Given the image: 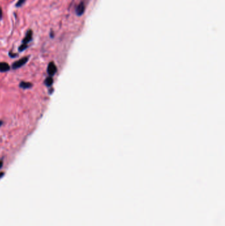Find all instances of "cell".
<instances>
[{"instance_id":"8fae6325","label":"cell","mask_w":225,"mask_h":226,"mask_svg":"<svg viewBox=\"0 0 225 226\" xmlns=\"http://www.w3.org/2000/svg\"><path fill=\"white\" fill-rule=\"evenodd\" d=\"M3 19V11L1 7H0V21H2Z\"/></svg>"},{"instance_id":"277c9868","label":"cell","mask_w":225,"mask_h":226,"mask_svg":"<svg viewBox=\"0 0 225 226\" xmlns=\"http://www.w3.org/2000/svg\"><path fill=\"white\" fill-rule=\"evenodd\" d=\"M85 11V5L83 2L79 3L76 9V13L77 16L83 15Z\"/></svg>"},{"instance_id":"ba28073f","label":"cell","mask_w":225,"mask_h":226,"mask_svg":"<svg viewBox=\"0 0 225 226\" xmlns=\"http://www.w3.org/2000/svg\"><path fill=\"white\" fill-rule=\"evenodd\" d=\"M28 47V44H21L19 47V48H18V50L19 52H23L24 50H25Z\"/></svg>"},{"instance_id":"6da1fadb","label":"cell","mask_w":225,"mask_h":226,"mask_svg":"<svg viewBox=\"0 0 225 226\" xmlns=\"http://www.w3.org/2000/svg\"><path fill=\"white\" fill-rule=\"evenodd\" d=\"M29 58H30V56H24V57L19 59V60L13 62L11 66L12 69L15 70L17 69H19L20 68H21V67L24 66L28 62V60H29Z\"/></svg>"},{"instance_id":"8992f818","label":"cell","mask_w":225,"mask_h":226,"mask_svg":"<svg viewBox=\"0 0 225 226\" xmlns=\"http://www.w3.org/2000/svg\"><path fill=\"white\" fill-rule=\"evenodd\" d=\"M33 84L28 82H24V81H22V82H21L19 83V87L23 89H31V88L33 87Z\"/></svg>"},{"instance_id":"5bb4252c","label":"cell","mask_w":225,"mask_h":226,"mask_svg":"<svg viewBox=\"0 0 225 226\" xmlns=\"http://www.w3.org/2000/svg\"><path fill=\"white\" fill-rule=\"evenodd\" d=\"M3 165V161H2V160H0V169H2V168Z\"/></svg>"},{"instance_id":"3957f363","label":"cell","mask_w":225,"mask_h":226,"mask_svg":"<svg viewBox=\"0 0 225 226\" xmlns=\"http://www.w3.org/2000/svg\"><path fill=\"white\" fill-rule=\"evenodd\" d=\"M33 31L31 29H28L27 33L25 36L23 38V39L22 40V43L23 44H28L29 42H31L32 40H33Z\"/></svg>"},{"instance_id":"52a82bcc","label":"cell","mask_w":225,"mask_h":226,"mask_svg":"<svg viewBox=\"0 0 225 226\" xmlns=\"http://www.w3.org/2000/svg\"><path fill=\"white\" fill-rule=\"evenodd\" d=\"M44 83L46 87H51L53 83V77L52 76H48L45 79Z\"/></svg>"},{"instance_id":"7a4b0ae2","label":"cell","mask_w":225,"mask_h":226,"mask_svg":"<svg viewBox=\"0 0 225 226\" xmlns=\"http://www.w3.org/2000/svg\"><path fill=\"white\" fill-rule=\"evenodd\" d=\"M57 72H58V68H57L55 63L53 62H50L47 67V72L49 76L53 77L57 73Z\"/></svg>"},{"instance_id":"9c48e42d","label":"cell","mask_w":225,"mask_h":226,"mask_svg":"<svg viewBox=\"0 0 225 226\" xmlns=\"http://www.w3.org/2000/svg\"><path fill=\"white\" fill-rule=\"evenodd\" d=\"M26 2L27 0H18L17 2L15 3V7L16 8H21L25 3Z\"/></svg>"},{"instance_id":"4fadbf2b","label":"cell","mask_w":225,"mask_h":226,"mask_svg":"<svg viewBox=\"0 0 225 226\" xmlns=\"http://www.w3.org/2000/svg\"><path fill=\"white\" fill-rule=\"evenodd\" d=\"M4 175H5L4 172H0V178H2Z\"/></svg>"},{"instance_id":"7c38bea8","label":"cell","mask_w":225,"mask_h":226,"mask_svg":"<svg viewBox=\"0 0 225 226\" xmlns=\"http://www.w3.org/2000/svg\"><path fill=\"white\" fill-rule=\"evenodd\" d=\"M50 36L51 38L54 37V33H53V31H50Z\"/></svg>"},{"instance_id":"9a60e30c","label":"cell","mask_w":225,"mask_h":226,"mask_svg":"<svg viewBox=\"0 0 225 226\" xmlns=\"http://www.w3.org/2000/svg\"><path fill=\"white\" fill-rule=\"evenodd\" d=\"M3 121H0V126H2L3 125Z\"/></svg>"},{"instance_id":"30bf717a","label":"cell","mask_w":225,"mask_h":226,"mask_svg":"<svg viewBox=\"0 0 225 226\" xmlns=\"http://www.w3.org/2000/svg\"><path fill=\"white\" fill-rule=\"evenodd\" d=\"M9 57L10 58H17V56H19V55H18V54H17V53H14L13 51H11H11H9Z\"/></svg>"},{"instance_id":"5b68a950","label":"cell","mask_w":225,"mask_h":226,"mask_svg":"<svg viewBox=\"0 0 225 226\" xmlns=\"http://www.w3.org/2000/svg\"><path fill=\"white\" fill-rule=\"evenodd\" d=\"M11 69V66L7 62H0V72L2 73H4L9 72Z\"/></svg>"}]
</instances>
